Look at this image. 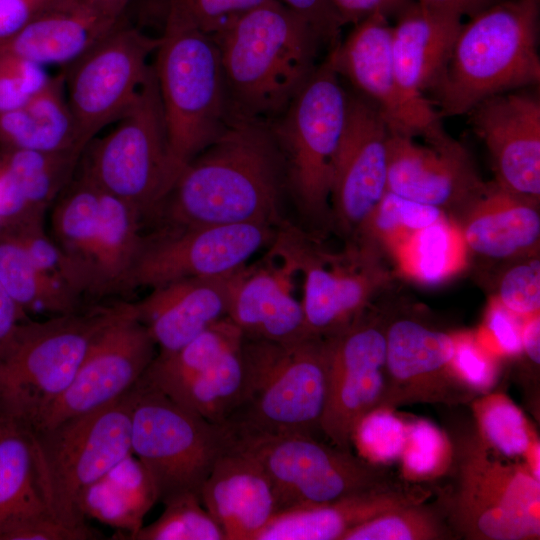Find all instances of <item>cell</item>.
I'll list each match as a JSON object with an SVG mask.
<instances>
[{"mask_svg":"<svg viewBox=\"0 0 540 540\" xmlns=\"http://www.w3.org/2000/svg\"><path fill=\"white\" fill-rule=\"evenodd\" d=\"M286 186L269 123L232 118L179 173L151 219L160 227L242 223L278 226Z\"/></svg>","mask_w":540,"mask_h":540,"instance_id":"6da1fadb","label":"cell"},{"mask_svg":"<svg viewBox=\"0 0 540 540\" xmlns=\"http://www.w3.org/2000/svg\"><path fill=\"white\" fill-rule=\"evenodd\" d=\"M219 51L230 119L270 123L311 76L322 39L298 13L268 0L212 38Z\"/></svg>","mask_w":540,"mask_h":540,"instance_id":"7a4b0ae2","label":"cell"},{"mask_svg":"<svg viewBox=\"0 0 540 540\" xmlns=\"http://www.w3.org/2000/svg\"><path fill=\"white\" fill-rule=\"evenodd\" d=\"M539 0H499L462 24L430 94L440 115L467 114L481 101L537 85Z\"/></svg>","mask_w":540,"mask_h":540,"instance_id":"3957f363","label":"cell"},{"mask_svg":"<svg viewBox=\"0 0 540 540\" xmlns=\"http://www.w3.org/2000/svg\"><path fill=\"white\" fill-rule=\"evenodd\" d=\"M241 352V395L222 423L230 434L321 431L328 387L325 338L281 343L243 336Z\"/></svg>","mask_w":540,"mask_h":540,"instance_id":"277c9868","label":"cell"},{"mask_svg":"<svg viewBox=\"0 0 540 540\" xmlns=\"http://www.w3.org/2000/svg\"><path fill=\"white\" fill-rule=\"evenodd\" d=\"M153 63L173 175L230 122L218 47L212 37L166 18Z\"/></svg>","mask_w":540,"mask_h":540,"instance_id":"5b68a950","label":"cell"},{"mask_svg":"<svg viewBox=\"0 0 540 540\" xmlns=\"http://www.w3.org/2000/svg\"><path fill=\"white\" fill-rule=\"evenodd\" d=\"M135 386L118 399L57 424L31 430L36 480L48 512L69 525L86 524L82 493L131 451Z\"/></svg>","mask_w":540,"mask_h":540,"instance_id":"8992f818","label":"cell"},{"mask_svg":"<svg viewBox=\"0 0 540 540\" xmlns=\"http://www.w3.org/2000/svg\"><path fill=\"white\" fill-rule=\"evenodd\" d=\"M340 78L329 53L285 111L269 123L282 156L286 187L317 232L332 225L331 171L348 106Z\"/></svg>","mask_w":540,"mask_h":540,"instance_id":"52a82bcc","label":"cell"},{"mask_svg":"<svg viewBox=\"0 0 540 540\" xmlns=\"http://www.w3.org/2000/svg\"><path fill=\"white\" fill-rule=\"evenodd\" d=\"M452 446L456 486L439 505L453 535L539 539L540 480L529 468L494 458L478 433L460 436Z\"/></svg>","mask_w":540,"mask_h":540,"instance_id":"ba28073f","label":"cell"},{"mask_svg":"<svg viewBox=\"0 0 540 540\" xmlns=\"http://www.w3.org/2000/svg\"><path fill=\"white\" fill-rule=\"evenodd\" d=\"M120 304L24 322L13 349L0 361V413L34 429L69 387Z\"/></svg>","mask_w":540,"mask_h":540,"instance_id":"9c48e42d","label":"cell"},{"mask_svg":"<svg viewBox=\"0 0 540 540\" xmlns=\"http://www.w3.org/2000/svg\"><path fill=\"white\" fill-rule=\"evenodd\" d=\"M229 447L222 424L140 381L135 385L131 451L148 472L157 501L165 504L184 494L200 497L214 463Z\"/></svg>","mask_w":540,"mask_h":540,"instance_id":"30bf717a","label":"cell"},{"mask_svg":"<svg viewBox=\"0 0 540 540\" xmlns=\"http://www.w3.org/2000/svg\"><path fill=\"white\" fill-rule=\"evenodd\" d=\"M115 123L86 146L80 171L133 207L143 223L175 182L153 64L136 100Z\"/></svg>","mask_w":540,"mask_h":540,"instance_id":"8fae6325","label":"cell"},{"mask_svg":"<svg viewBox=\"0 0 540 540\" xmlns=\"http://www.w3.org/2000/svg\"><path fill=\"white\" fill-rule=\"evenodd\" d=\"M229 435L231 446L265 471L274 490L277 514L323 505L394 481L383 466L320 442L313 435Z\"/></svg>","mask_w":540,"mask_h":540,"instance_id":"7c38bea8","label":"cell"},{"mask_svg":"<svg viewBox=\"0 0 540 540\" xmlns=\"http://www.w3.org/2000/svg\"><path fill=\"white\" fill-rule=\"evenodd\" d=\"M268 254L302 275L301 304L312 336L326 338L350 325L386 279L378 253L354 245L343 253L328 252L317 236L285 219Z\"/></svg>","mask_w":540,"mask_h":540,"instance_id":"4fadbf2b","label":"cell"},{"mask_svg":"<svg viewBox=\"0 0 540 540\" xmlns=\"http://www.w3.org/2000/svg\"><path fill=\"white\" fill-rule=\"evenodd\" d=\"M160 37L120 23L76 62L66 67L67 100L86 146L132 106L147 80Z\"/></svg>","mask_w":540,"mask_h":540,"instance_id":"5bb4252c","label":"cell"},{"mask_svg":"<svg viewBox=\"0 0 540 540\" xmlns=\"http://www.w3.org/2000/svg\"><path fill=\"white\" fill-rule=\"evenodd\" d=\"M276 229L266 223L159 227L143 236L128 289L230 274L270 246Z\"/></svg>","mask_w":540,"mask_h":540,"instance_id":"9a60e30c","label":"cell"},{"mask_svg":"<svg viewBox=\"0 0 540 540\" xmlns=\"http://www.w3.org/2000/svg\"><path fill=\"white\" fill-rule=\"evenodd\" d=\"M386 325L359 316L326 337L328 387L320 430L330 442L351 451L360 420L382 405L386 387Z\"/></svg>","mask_w":540,"mask_h":540,"instance_id":"2e32d148","label":"cell"},{"mask_svg":"<svg viewBox=\"0 0 540 540\" xmlns=\"http://www.w3.org/2000/svg\"><path fill=\"white\" fill-rule=\"evenodd\" d=\"M155 346L133 303H121L92 341L69 387L31 430L92 411L130 391L156 356Z\"/></svg>","mask_w":540,"mask_h":540,"instance_id":"e0dca14e","label":"cell"},{"mask_svg":"<svg viewBox=\"0 0 540 540\" xmlns=\"http://www.w3.org/2000/svg\"><path fill=\"white\" fill-rule=\"evenodd\" d=\"M376 14L355 24L346 39L330 54L340 76L345 77L379 111L389 131L426 142L443 140L449 134L434 105L414 103L400 89L392 54V25Z\"/></svg>","mask_w":540,"mask_h":540,"instance_id":"ac0fdd59","label":"cell"},{"mask_svg":"<svg viewBox=\"0 0 540 540\" xmlns=\"http://www.w3.org/2000/svg\"><path fill=\"white\" fill-rule=\"evenodd\" d=\"M389 128L361 94L348 93L347 117L330 180L332 225L351 239L387 191Z\"/></svg>","mask_w":540,"mask_h":540,"instance_id":"d6986e66","label":"cell"},{"mask_svg":"<svg viewBox=\"0 0 540 540\" xmlns=\"http://www.w3.org/2000/svg\"><path fill=\"white\" fill-rule=\"evenodd\" d=\"M487 184L466 148L450 135L421 144L414 137L389 131L387 191L435 206L457 219Z\"/></svg>","mask_w":540,"mask_h":540,"instance_id":"ffe728a7","label":"cell"},{"mask_svg":"<svg viewBox=\"0 0 540 540\" xmlns=\"http://www.w3.org/2000/svg\"><path fill=\"white\" fill-rule=\"evenodd\" d=\"M386 387L381 407L457 402L472 391L454 367L455 336L411 318L386 324Z\"/></svg>","mask_w":540,"mask_h":540,"instance_id":"44dd1931","label":"cell"},{"mask_svg":"<svg viewBox=\"0 0 540 540\" xmlns=\"http://www.w3.org/2000/svg\"><path fill=\"white\" fill-rule=\"evenodd\" d=\"M514 91L489 97L467 114L490 155L494 183L539 201L540 100L536 94Z\"/></svg>","mask_w":540,"mask_h":540,"instance_id":"7402d4cb","label":"cell"},{"mask_svg":"<svg viewBox=\"0 0 540 540\" xmlns=\"http://www.w3.org/2000/svg\"><path fill=\"white\" fill-rule=\"evenodd\" d=\"M269 257L230 275L227 317L245 337L287 343L312 336L293 294L296 273Z\"/></svg>","mask_w":540,"mask_h":540,"instance_id":"603a6c76","label":"cell"},{"mask_svg":"<svg viewBox=\"0 0 540 540\" xmlns=\"http://www.w3.org/2000/svg\"><path fill=\"white\" fill-rule=\"evenodd\" d=\"M232 273L171 281L152 288L149 295L133 303L159 353L181 348L227 317Z\"/></svg>","mask_w":540,"mask_h":540,"instance_id":"cb8c5ba5","label":"cell"},{"mask_svg":"<svg viewBox=\"0 0 540 540\" xmlns=\"http://www.w3.org/2000/svg\"><path fill=\"white\" fill-rule=\"evenodd\" d=\"M395 19L391 54L400 89L414 103L433 105L427 95L443 75L462 17L414 0Z\"/></svg>","mask_w":540,"mask_h":540,"instance_id":"d4e9b609","label":"cell"},{"mask_svg":"<svg viewBox=\"0 0 540 540\" xmlns=\"http://www.w3.org/2000/svg\"><path fill=\"white\" fill-rule=\"evenodd\" d=\"M200 498L225 540H256L277 515L274 490L265 471L231 444L214 463Z\"/></svg>","mask_w":540,"mask_h":540,"instance_id":"484cf974","label":"cell"},{"mask_svg":"<svg viewBox=\"0 0 540 540\" xmlns=\"http://www.w3.org/2000/svg\"><path fill=\"white\" fill-rule=\"evenodd\" d=\"M432 491L394 480L335 501L275 515L256 540H341L351 529L391 510L425 502Z\"/></svg>","mask_w":540,"mask_h":540,"instance_id":"4316f807","label":"cell"},{"mask_svg":"<svg viewBox=\"0 0 540 540\" xmlns=\"http://www.w3.org/2000/svg\"><path fill=\"white\" fill-rule=\"evenodd\" d=\"M467 249L491 259L536 256L539 201L508 192L494 182L456 220Z\"/></svg>","mask_w":540,"mask_h":540,"instance_id":"83f0119b","label":"cell"},{"mask_svg":"<svg viewBox=\"0 0 540 540\" xmlns=\"http://www.w3.org/2000/svg\"><path fill=\"white\" fill-rule=\"evenodd\" d=\"M120 19L76 0H62L2 44L0 50L43 67L66 68L115 29Z\"/></svg>","mask_w":540,"mask_h":540,"instance_id":"f1b7e54d","label":"cell"},{"mask_svg":"<svg viewBox=\"0 0 540 540\" xmlns=\"http://www.w3.org/2000/svg\"><path fill=\"white\" fill-rule=\"evenodd\" d=\"M82 154L3 150L0 218L26 223L44 219L47 208L73 178Z\"/></svg>","mask_w":540,"mask_h":540,"instance_id":"f546056e","label":"cell"},{"mask_svg":"<svg viewBox=\"0 0 540 540\" xmlns=\"http://www.w3.org/2000/svg\"><path fill=\"white\" fill-rule=\"evenodd\" d=\"M0 145L3 150L83 153L67 100L64 72L51 77L23 106L0 113Z\"/></svg>","mask_w":540,"mask_h":540,"instance_id":"4dcf8cb0","label":"cell"},{"mask_svg":"<svg viewBox=\"0 0 540 540\" xmlns=\"http://www.w3.org/2000/svg\"><path fill=\"white\" fill-rule=\"evenodd\" d=\"M157 502L151 478L140 460L130 453L84 490L79 509L130 538L143 526L147 512Z\"/></svg>","mask_w":540,"mask_h":540,"instance_id":"1f68e13d","label":"cell"},{"mask_svg":"<svg viewBox=\"0 0 540 540\" xmlns=\"http://www.w3.org/2000/svg\"><path fill=\"white\" fill-rule=\"evenodd\" d=\"M141 226V218L133 207L101 189L91 259L92 295L128 289L143 239Z\"/></svg>","mask_w":540,"mask_h":540,"instance_id":"d6a6232c","label":"cell"},{"mask_svg":"<svg viewBox=\"0 0 540 540\" xmlns=\"http://www.w3.org/2000/svg\"><path fill=\"white\" fill-rule=\"evenodd\" d=\"M46 513L36 480L31 430L0 413V540L16 525Z\"/></svg>","mask_w":540,"mask_h":540,"instance_id":"836d02e7","label":"cell"},{"mask_svg":"<svg viewBox=\"0 0 540 540\" xmlns=\"http://www.w3.org/2000/svg\"><path fill=\"white\" fill-rule=\"evenodd\" d=\"M101 189L79 170L57 197L52 212L53 240L88 280L98 226Z\"/></svg>","mask_w":540,"mask_h":540,"instance_id":"e575fe53","label":"cell"},{"mask_svg":"<svg viewBox=\"0 0 540 540\" xmlns=\"http://www.w3.org/2000/svg\"><path fill=\"white\" fill-rule=\"evenodd\" d=\"M243 340L241 330L228 318L217 321L171 353H158L140 382L163 394L212 366Z\"/></svg>","mask_w":540,"mask_h":540,"instance_id":"d590c367","label":"cell"},{"mask_svg":"<svg viewBox=\"0 0 540 540\" xmlns=\"http://www.w3.org/2000/svg\"><path fill=\"white\" fill-rule=\"evenodd\" d=\"M467 247L459 226L448 217L415 232L392 250L400 269L424 284H438L460 271Z\"/></svg>","mask_w":540,"mask_h":540,"instance_id":"8d00e7d4","label":"cell"},{"mask_svg":"<svg viewBox=\"0 0 540 540\" xmlns=\"http://www.w3.org/2000/svg\"><path fill=\"white\" fill-rule=\"evenodd\" d=\"M241 346L165 395L208 421L222 424L237 405L243 387Z\"/></svg>","mask_w":540,"mask_h":540,"instance_id":"74e56055","label":"cell"},{"mask_svg":"<svg viewBox=\"0 0 540 540\" xmlns=\"http://www.w3.org/2000/svg\"><path fill=\"white\" fill-rule=\"evenodd\" d=\"M0 283L25 312L57 316L80 311L79 304L46 282L19 238L6 229H0Z\"/></svg>","mask_w":540,"mask_h":540,"instance_id":"f35d334b","label":"cell"},{"mask_svg":"<svg viewBox=\"0 0 540 540\" xmlns=\"http://www.w3.org/2000/svg\"><path fill=\"white\" fill-rule=\"evenodd\" d=\"M440 208L386 191L350 244L378 252L391 251L415 232L443 219Z\"/></svg>","mask_w":540,"mask_h":540,"instance_id":"ab89813d","label":"cell"},{"mask_svg":"<svg viewBox=\"0 0 540 540\" xmlns=\"http://www.w3.org/2000/svg\"><path fill=\"white\" fill-rule=\"evenodd\" d=\"M477 432L507 457H523L538 441L523 412L503 393H485L472 404Z\"/></svg>","mask_w":540,"mask_h":540,"instance_id":"60d3db41","label":"cell"},{"mask_svg":"<svg viewBox=\"0 0 540 540\" xmlns=\"http://www.w3.org/2000/svg\"><path fill=\"white\" fill-rule=\"evenodd\" d=\"M425 502L381 514L348 531L341 540H439L453 536L442 508Z\"/></svg>","mask_w":540,"mask_h":540,"instance_id":"b9f144b4","label":"cell"},{"mask_svg":"<svg viewBox=\"0 0 540 540\" xmlns=\"http://www.w3.org/2000/svg\"><path fill=\"white\" fill-rule=\"evenodd\" d=\"M14 233L46 282L58 293L80 305V297L90 294L88 280L44 230V220L6 229Z\"/></svg>","mask_w":540,"mask_h":540,"instance_id":"7bdbcfd3","label":"cell"},{"mask_svg":"<svg viewBox=\"0 0 540 540\" xmlns=\"http://www.w3.org/2000/svg\"><path fill=\"white\" fill-rule=\"evenodd\" d=\"M163 513L142 526L130 540H225L199 496L184 494L164 504Z\"/></svg>","mask_w":540,"mask_h":540,"instance_id":"ee69618b","label":"cell"},{"mask_svg":"<svg viewBox=\"0 0 540 540\" xmlns=\"http://www.w3.org/2000/svg\"><path fill=\"white\" fill-rule=\"evenodd\" d=\"M452 459V442L437 426L424 419L407 423L399 459L405 481L420 483L440 477L448 472Z\"/></svg>","mask_w":540,"mask_h":540,"instance_id":"f6af8a7d","label":"cell"},{"mask_svg":"<svg viewBox=\"0 0 540 540\" xmlns=\"http://www.w3.org/2000/svg\"><path fill=\"white\" fill-rule=\"evenodd\" d=\"M407 434V423L392 412L380 407L365 415L357 424L352 445L359 457L374 465H386L400 459Z\"/></svg>","mask_w":540,"mask_h":540,"instance_id":"bcb514c9","label":"cell"},{"mask_svg":"<svg viewBox=\"0 0 540 540\" xmlns=\"http://www.w3.org/2000/svg\"><path fill=\"white\" fill-rule=\"evenodd\" d=\"M268 0H170L167 18L214 37L235 19Z\"/></svg>","mask_w":540,"mask_h":540,"instance_id":"7dc6e473","label":"cell"},{"mask_svg":"<svg viewBox=\"0 0 540 540\" xmlns=\"http://www.w3.org/2000/svg\"><path fill=\"white\" fill-rule=\"evenodd\" d=\"M50 79L43 66L0 50V113L26 104Z\"/></svg>","mask_w":540,"mask_h":540,"instance_id":"c3c4849f","label":"cell"},{"mask_svg":"<svg viewBox=\"0 0 540 540\" xmlns=\"http://www.w3.org/2000/svg\"><path fill=\"white\" fill-rule=\"evenodd\" d=\"M496 301L521 320L540 314L539 260L534 257L508 269L500 279Z\"/></svg>","mask_w":540,"mask_h":540,"instance_id":"681fc988","label":"cell"},{"mask_svg":"<svg viewBox=\"0 0 540 540\" xmlns=\"http://www.w3.org/2000/svg\"><path fill=\"white\" fill-rule=\"evenodd\" d=\"M453 367L461 381L472 391L486 393L496 382L497 359L470 333L454 334Z\"/></svg>","mask_w":540,"mask_h":540,"instance_id":"f907efd6","label":"cell"},{"mask_svg":"<svg viewBox=\"0 0 540 540\" xmlns=\"http://www.w3.org/2000/svg\"><path fill=\"white\" fill-rule=\"evenodd\" d=\"M521 326L519 318L495 300L489 306L484 329L477 339L496 357L516 356L523 352Z\"/></svg>","mask_w":540,"mask_h":540,"instance_id":"816d5d0a","label":"cell"},{"mask_svg":"<svg viewBox=\"0 0 540 540\" xmlns=\"http://www.w3.org/2000/svg\"><path fill=\"white\" fill-rule=\"evenodd\" d=\"M102 534L83 525H69L46 513L24 521L10 529L3 540H95Z\"/></svg>","mask_w":540,"mask_h":540,"instance_id":"f5cc1de1","label":"cell"},{"mask_svg":"<svg viewBox=\"0 0 540 540\" xmlns=\"http://www.w3.org/2000/svg\"><path fill=\"white\" fill-rule=\"evenodd\" d=\"M302 16L318 33L323 43L337 44L345 25L328 0H279Z\"/></svg>","mask_w":540,"mask_h":540,"instance_id":"db71d44e","label":"cell"},{"mask_svg":"<svg viewBox=\"0 0 540 540\" xmlns=\"http://www.w3.org/2000/svg\"><path fill=\"white\" fill-rule=\"evenodd\" d=\"M62 0H0V46Z\"/></svg>","mask_w":540,"mask_h":540,"instance_id":"11a10c76","label":"cell"},{"mask_svg":"<svg viewBox=\"0 0 540 540\" xmlns=\"http://www.w3.org/2000/svg\"><path fill=\"white\" fill-rule=\"evenodd\" d=\"M344 24L358 22L372 15L396 17L414 0H328Z\"/></svg>","mask_w":540,"mask_h":540,"instance_id":"9f6ffc18","label":"cell"},{"mask_svg":"<svg viewBox=\"0 0 540 540\" xmlns=\"http://www.w3.org/2000/svg\"><path fill=\"white\" fill-rule=\"evenodd\" d=\"M28 320L26 312L0 283V361L11 352L21 325Z\"/></svg>","mask_w":540,"mask_h":540,"instance_id":"6f0895ef","label":"cell"},{"mask_svg":"<svg viewBox=\"0 0 540 540\" xmlns=\"http://www.w3.org/2000/svg\"><path fill=\"white\" fill-rule=\"evenodd\" d=\"M420 5L456 14L460 17H472L498 2L499 0H415Z\"/></svg>","mask_w":540,"mask_h":540,"instance_id":"680465c9","label":"cell"},{"mask_svg":"<svg viewBox=\"0 0 540 540\" xmlns=\"http://www.w3.org/2000/svg\"><path fill=\"white\" fill-rule=\"evenodd\" d=\"M522 351L534 363H540V314L533 315L522 321L521 326Z\"/></svg>","mask_w":540,"mask_h":540,"instance_id":"91938a15","label":"cell"},{"mask_svg":"<svg viewBox=\"0 0 540 540\" xmlns=\"http://www.w3.org/2000/svg\"><path fill=\"white\" fill-rule=\"evenodd\" d=\"M103 14L121 18L130 0H76Z\"/></svg>","mask_w":540,"mask_h":540,"instance_id":"94428289","label":"cell"},{"mask_svg":"<svg viewBox=\"0 0 540 540\" xmlns=\"http://www.w3.org/2000/svg\"><path fill=\"white\" fill-rule=\"evenodd\" d=\"M0 405H1V386H0Z\"/></svg>","mask_w":540,"mask_h":540,"instance_id":"6125c7cd","label":"cell"}]
</instances>
